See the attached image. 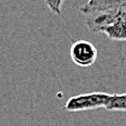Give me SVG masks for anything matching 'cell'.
Instances as JSON below:
<instances>
[{
  "instance_id": "obj_7",
  "label": "cell",
  "mask_w": 126,
  "mask_h": 126,
  "mask_svg": "<svg viewBox=\"0 0 126 126\" xmlns=\"http://www.w3.org/2000/svg\"><path fill=\"white\" fill-rule=\"evenodd\" d=\"M94 1H97V0H88L87 3H93V2H94Z\"/></svg>"
},
{
  "instance_id": "obj_4",
  "label": "cell",
  "mask_w": 126,
  "mask_h": 126,
  "mask_svg": "<svg viewBox=\"0 0 126 126\" xmlns=\"http://www.w3.org/2000/svg\"><path fill=\"white\" fill-rule=\"evenodd\" d=\"M120 8H126V0H97L93 3H85L80 7L83 14L88 15L93 13L108 12Z\"/></svg>"
},
{
  "instance_id": "obj_2",
  "label": "cell",
  "mask_w": 126,
  "mask_h": 126,
  "mask_svg": "<svg viewBox=\"0 0 126 126\" xmlns=\"http://www.w3.org/2000/svg\"><path fill=\"white\" fill-rule=\"evenodd\" d=\"M85 22L89 30L94 32H99L101 27L113 23H121L126 26V8H120L108 12L88 14L86 15Z\"/></svg>"
},
{
  "instance_id": "obj_1",
  "label": "cell",
  "mask_w": 126,
  "mask_h": 126,
  "mask_svg": "<svg viewBox=\"0 0 126 126\" xmlns=\"http://www.w3.org/2000/svg\"><path fill=\"white\" fill-rule=\"evenodd\" d=\"M111 94L107 93H88L74 96L67 100L65 104V110L70 112L86 111L99 108H106L109 102Z\"/></svg>"
},
{
  "instance_id": "obj_8",
  "label": "cell",
  "mask_w": 126,
  "mask_h": 126,
  "mask_svg": "<svg viewBox=\"0 0 126 126\" xmlns=\"http://www.w3.org/2000/svg\"><path fill=\"white\" fill-rule=\"evenodd\" d=\"M63 1H64V0H60V3H62V2H63Z\"/></svg>"
},
{
  "instance_id": "obj_3",
  "label": "cell",
  "mask_w": 126,
  "mask_h": 126,
  "mask_svg": "<svg viewBox=\"0 0 126 126\" xmlns=\"http://www.w3.org/2000/svg\"><path fill=\"white\" fill-rule=\"evenodd\" d=\"M70 56L76 65L87 67L93 65L98 58V50L93 43L88 40H77L72 44Z\"/></svg>"
},
{
  "instance_id": "obj_6",
  "label": "cell",
  "mask_w": 126,
  "mask_h": 126,
  "mask_svg": "<svg viewBox=\"0 0 126 126\" xmlns=\"http://www.w3.org/2000/svg\"><path fill=\"white\" fill-rule=\"evenodd\" d=\"M106 109L109 111H126V93L111 94Z\"/></svg>"
},
{
  "instance_id": "obj_5",
  "label": "cell",
  "mask_w": 126,
  "mask_h": 126,
  "mask_svg": "<svg viewBox=\"0 0 126 126\" xmlns=\"http://www.w3.org/2000/svg\"><path fill=\"white\" fill-rule=\"evenodd\" d=\"M99 32L104 33L108 38L111 40L125 41L126 40V26L121 23H113L107 26L101 27Z\"/></svg>"
}]
</instances>
